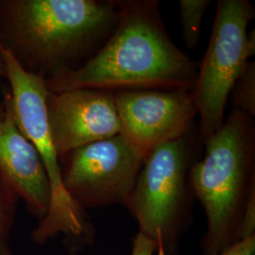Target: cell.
<instances>
[{"label":"cell","mask_w":255,"mask_h":255,"mask_svg":"<svg viewBox=\"0 0 255 255\" xmlns=\"http://www.w3.org/2000/svg\"><path fill=\"white\" fill-rule=\"evenodd\" d=\"M46 112L60 160L74 149L116 136L120 131L113 92L90 88L48 91Z\"/></svg>","instance_id":"9c48e42d"},{"label":"cell","mask_w":255,"mask_h":255,"mask_svg":"<svg viewBox=\"0 0 255 255\" xmlns=\"http://www.w3.org/2000/svg\"><path fill=\"white\" fill-rule=\"evenodd\" d=\"M156 246L154 243L147 237L140 233L132 239V249L130 255H154Z\"/></svg>","instance_id":"9a60e30c"},{"label":"cell","mask_w":255,"mask_h":255,"mask_svg":"<svg viewBox=\"0 0 255 255\" xmlns=\"http://www.w3.org/2000/svg\"><path fill=\"white\" fill-rule=\"evenodd\" d=\"M4 11L13 44L43 76L75 69L82 59L86 63L119 20L115 0H18L8 2Z\"/></svg>","instance_id":"7a4b0ae2"},{"label":"cell","mask_w":255,"mask_h":255,"mask_svg":"<svg viewBox=\"0 0 255 255\" xmlns=\"http://www.w3.org/2000/svg\"><path fill=\"white\" fill-rule=\"evenodd\" d=\"M118 26L86 63L46 79L48 91H191L198 65L169 36L157 0H116Z\"/></svg>","instance_id":"6da1fadb"},{"label":"cell","mask_w":255,"mask_h":255,"mask_svg":"<svg viewBox=\"0 0 255 255\" xmlns=\"http://www.w3.org/2000/svg\"><path fill=\"white\" fill-rule=\"evenodd\" d=\"M230 96L235 109L255 117V63L249 62L234 84Z\"/></svg>","instance_id":"4fadbf2b"},{"label":"cell","mask_w":255,"mask_h":255,"mask_svg":"<svg viewBox=\"0 0 255 255\" xmlns=\"http://www.w3.org/2000/svg\"><path fill=\"white\" fill-rule=\"evenodd\" d=\"M144 160L120 134L79 147L60 160L64 189L84 211L127 206Z\"/></svg>","instance_id":"52a82bcc"},{"label":"cell","mask_w":255,"mask_h":255,"mask_svg":"<svg viewBox=\"0 0 255 255\" xmlns=\"http://www.w3.org/2000/svg\"><path fill=\"white\" fill-rule=\"evenodd\" d=\"M193 140L190 130L147 155L126 206L156 255H176L189 223Z\"/></svg>","instance_id":"5b68a950"},{"label":"cell","mask_w":255,"mask_h":255,"mask_svg":"<svg viewBox=\"0 0 255 255\" xmlns=\"http://www.w3.org/2000/svg\"><path fill=\"white\" fill-rule=\"evenodd\" d=\"M18 201L17 194L0 174V255H12L10 235Z\"/></svg>","instance_id":"8fae6325"},{"label":"cell","mask_w":255,"mask_h":255,"mask_svg":"<svg viewBox=\"0 0 255 255\" xmlns=\"http://www.w3.org/2000/svg\"><path fill=\"white\" fill-rule=\"evenodd\" d=\"M120 131L146 158L191 130L197 109L190 91L132 90L115 93Z\"/></svg>","instance_id":"ba28073f"},{"label":"cell","mask_w":255,"mask_h":255,"mask_svg":"<svg viewBox=\"0 0 255 255\" xmlns=\"http://www.w3.org/2000/svg\"><path fill=\"white\" fill-rule=\"evenodd\" d=\"M5 73V68H4V63H3V60H2V58H1V55H0V75L1 74ZM3 116H4V108L0 105V119L3 118Z\"/></svg>","instance_id":"2e32d148"},{"label":"cell","mask_w":255,"mask_h":255,"mask_svg":"<svg viewBox=\"0 0 255 255\" xmlns=\"http://www.w3.org/2000/svg\"><path fill=\"white\" fill-rule=\"evenodd\" d=\"M0 174L40 219L46 217L51 200L46 169L36 149L21 131L9 96L0 119Z\"/></svg>","instance_id":"30bf717a"},{"label":"cell","mask_w":255,"mask_h":255,"mask_svg":"<svg viewBox=\"0 0 255 255\" xmlns=\"http://www.w3.org/2000/svg\"><path fill=\"white\" fill-rule=\"evenodd\" d=\"M188 182L207 219L204 255H219L240 240L247 203L255 193L254 118L233 110L205 143L202 159L193 162Z\"/></svg>","instance_id":"3957f363"},{"label":"cell","mask_w":255,"mask_h":255,"mask_svg":"<svg viewBox=\"0 0 255 255\" xmlns=\"http://www.w3.org/2000/svg\"><path fill=\"white\" fill-rule=\"evenodd\" d=\"M255 17L248 0L218 1L209 45L190 91L204 144L223 125L233 86L255 55V29L247 31Z\"/></svg>","instance_id":"8992f818"},{"label":"cell","mask_w":255,"mask_h":255,"mask_svg":"<svg viewBox=\"0 0 255 255\" xmlns=\"http://www.w3.org/2000/svg\"><path fill=\"white\" fill-rule=\"evenodd\" d=\"M0 55L9 80V99L17 126L36 149L50 185L49 210L33 231L32 239L43 244L64 235L74 241L89 242L94 236L93 226L85 211L74 202L64 189L60 157L47 121L46 77L27 70L6 45L0 44Z\"/></svg>","instance_id":"277c9868"},{"label":"cell","mask_w":255,"mask_h":255,"mask_svg":"<svg viewBox=\"0 0 255 255\" xmlns=\"http://www.w3.org/2000/svg\"><path fill=\"white\" fill-rule=\"evenodd\" d=\"M216 255H255V236L239 240L233 246Z\"/></svg>","instance_id":"5bb4252c"},{"label":"cell","mask_w":255,"mask_h":255,"mask_svg":"<svg viewBox=\"0 0 255 255\" xmlns=\"http://www.w3.org/2000/svg\"><path fill=\"white\" fill-rule=\"evenodd\" d=\"M209 0H181V23L185 46L193 48L201 36L202 19L210 6Z\"/></svg>","instance_id":"7c38bea8"}]
</instances>
